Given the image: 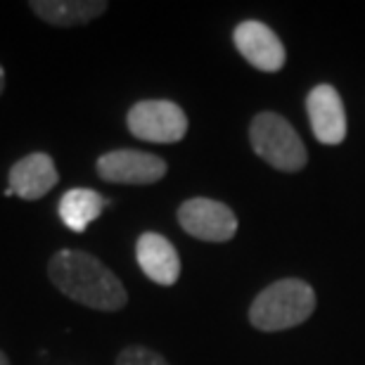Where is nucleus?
Returning <instances> with one entry per match:
<instances>
[{"instance_id": "nucleus-12", "label": "nucleus", "mask_w": 365, "mask_h": 365, "mask_svg": "<svg viewBox=\"0 0 365 365\" xmlns=\"http://www.w3.org/2000/svg\"><path fill=\"white\" fill-rule=\"evenodd\" d=\"M105 207H109L107 197H102L91 187H74L62 195L60 204H57V211H60L62 223L69 230L83 232L102 214Z\"/></svg>"}, {"instance_id": "nucleus-4", "label": "nucleus", "mask_w": 365, "mask_h": 365, "mask_svg": "<svg viewBox=\"0 0 365 365\" xmlns=\"http://www.w3.org/2000/svg\"><path fill=\"white\" fill-rule=\"evenodd\" d=\"M128 130L138 140L169 145L187 133V116L171 100H140L126 114Z\"/></svg>"}, {"instance_id": "nucleus-6", "label": "nucleus", "mask_w": 365, "mask_h": 365, "mask_svg": "<svg viewBox=\"0 0 365 365\" xmlns=\"http://www.w3.org/2000/svg\"><path fill=\"white\" fill-rule=\"evenodd\" d=\"M98 176L107 182H121V185H152L162 180L169 166L162 157L150 155L140 150H112L105 152L98 164Z\"/></svg>"}, {"instance_id": "nucleus-2", "label": "nucleus", "mask_w": 365, "mask_h": 365, "mask_svg": "<svg viewBox=\"0 0 365 365\" xmlns=\"http://www.w3.org/2000/svg\"><path fill=\"white\" fill-rule=\"evenodd\" d=\"M316 311V292L306 280L282 277L261 289L250 306V323L259 332H282L306 323Z\"/></svg>"}, {"instance_id": "nucleus-15", "label": "nucleus", "mask_w": 365, "mask_h": 365, "mask_svg": "<svg viewBox=\"0 0 365 365\" xmlns=\"http://www.w3.org/2000/svg\"><path fill=\"white\" fill-rule=\"evenodd\" d=\"M0 365H10V361H7V356L0 351Z\"/></svg>"}, {"instance_id": "nucleus-13", "label": "nucleus", "mask_w": 365, "mask_h": 365, "mask_svg": "<svg viewBox=\"0 0 365 365\" xmlns=\"http://www.w3.org/2000/svg\"><path fill=\"white\" fill-rule=\"evenodd\" d=\"M116 365H169V361L148 346L135 344V346H126L116 356Z\"/></svg>"}, {"instance_id": "nucleus-3", "label": "nucleus", "mask_w": 365, "mask_h": 365, "mask_svg": "<svg viewBox=\"0 0 365 365\" xmlns=\"http://www.w3.org/2000/svg\"><path fill=\"white\" fill-rule=\"evenodd\" d=\"M250 143L252 150L277 171L297 173L309 162V152L294 126L275 112H259L254 116L250 123Z\"/></svg>"}, {"instance_id": "nucleus-14", "label": "nucleus", "mask_w": 365, "mask_h": 365, "mask_svg": "<svg viewBox=\"0 0 365 365\" xmlns=\"http://www.w3.org/2000/svg\"><path fill=\"white\" fill-rule=\"evenodd\" d=\"M3 91H5V69L0 64V95H3Z\"/></svg>"}, {"instance_id": "nucleus-5", "label": "nucleus", "mask_w": 365, "mask_h": 365, "mask_svg": "<svg viewBox=\"0 0 365 365\" xmlns=\"http://www.w3.org/2000/svg\"><path fill=\"white\" fill-rule=\"evenodd\" d=\"M178 223L190 237L204 242H228L237 232L235 211L209 197H192L182 202L178 207Z\"/></svg>"}, {"instance_id": "nucleus-10", "label": "nucleus", "mask_w": 365, "mask_h": 365, "mask_svg": "<svg viewBox=\"0 0 365 365\" xmlns=\"http://www.w3.org/2000/svg\"><path fill=\"white\" fill-rule=\"evenodd\" d=\"M135 259L152 282L171 287L180 277V257L169 240L159 232H143L135 242Z\"/></svg>"}, {"instance_id": "nucleus-11", "label": "nucleus", "mask_w": 365, "mask_h": 365, "mask_svg": "<svg viewBox=\"0 0 365 365\" xmlns=\"http://www.w3.org/2000/svg\"><path fill=\"white\" fill-rule=\"evenodd\" d=\"M29 7L36 17L53 26H81L105 14V0H31Z\"/></svg>"}, {"instance_id": "nucleus-9", "label": "nucleus", "mask_w": 365, "mask_h": 365, "mask_svg": "<svg viewBox=\"0 0 365 365\" xmlns=\"http://www.w3.org/2000/svg\"><path fill=\"white\" fill-rule=\"evenodd\" d=\"M7 180H10L12 192L19 200L34 202L46 197L57 185L60 173H57L53 157L46 155V152H34V155L21 157L19 162L12 164Z\"/></svg>"}, {"instance_id": "nucleus-8", "label": "nucleus", "mask_w": 365, "mask_h": 365, "mask_svg": "<svg viewBox=\"0 0 365 365\" xmlns=\"http://www.w3.org/2000/svg\"><path fill=\"white\" fill-rule=\"evenodd\" d=\"M313 135L320 145H339L346 138V112L339 91L330 83H318L306 98Z\"/></svg>"}, {"instance_id": "nucleus-1", "label": "nucleus", "mask_w": 365, "mask_h": 365, "mask_svg": "<svg viewBox=\"0 0 365 365\" xmlns=\"http://www.w3.org/2000/svg\"><path fill=\"white\" fill-rule=\"evenodd\" d=\"M50 282L69 297L95 311H119L126 306L128 294L121 280L88 252L62 250L48 264Z\"/></svg>"}, {"instance_id": "nucleus-7", "label": "nucleus", "mask_w": 365, "mask_h": 365, "mask_svg": "<svg viewBox=\"0 0 365 365\" xmlns=\"http://www.w3.org/2000/svg\"><path fill=\"white\" fill-rule=\"evenodd\" d=\"M232 43H235L237 53L259 71L275 74L287 62V53H284L282 41L277 38V34L271 26H266L264 21L247 19L242 24H237L235 31H232Z\"/></svg>"}]
</instances>
